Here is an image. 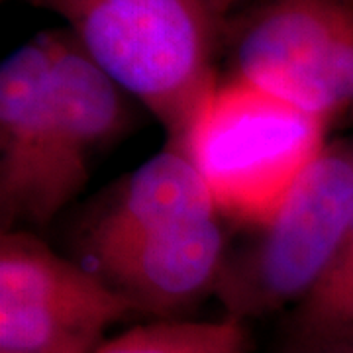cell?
I'll use <instances>...</instances> for the list:
<instances>
[{
    "label": "cell",
    "mask_w": 353,
    "mask_h": 353,
    "mask_svg": "<svg viewBox=\"0 0 353 353\" xmlns=\"http://www.w3.org/2000/svg\"><path fill=\"white\" fill-rule=\"evenodd\" d=\"M224 224L189 155L165 143L92 199L71 250L134 314L173 320L216 294L228 257Z\"/></svg>",
    "instance_id": "cell-1"
},
{
    "label": "cell",
    "mask_w": 353,
    "mask_h": 353,
    "mask_svg": "<svg viewBox=\"0 0 353 353\" xmlns=\"http://www.w3.org/2000/svg\"><path fill=\"white\" fill-rule=\"evenodd\" d=\"M63 18L87 53L181 145L220 83L228 14L214 0H28Z\"/></svg>",
    "instance_id": "cell-2"
},
{
    "label": "cell",
    "mask_w": 353,
    "mask_h": 353,
    "mask_svg": "<svg viewBox=\"0 0 353 353\" xmlns=\"http://www.w3.org/2000/svg\"><path fill=\"white\" fill-rule=\"evenodd\" d=\"M330 130L314 114L230 75L202 102L179 148L222 218L255 230L275 216L324 152Z\"/></svg>",
    "instance_id": "cell-3"
},
{
    "label": "cell",
    "mask_w": 353,
    "mask_h": 353,
    "mask_svg": "<svg viewBox=\"0 0 353 353\" xmlns=\"http://www.w3.org/2000/svg\"><path fill=\"white\" fill-rule=\"evenodd\" d=\"M353 222V138L328 141L275 216L230 252L216 287L224 312L250 320L296 308L326 279Z\"/></svg>",
    "instance_id": "cell-4"
},
{
    "label": "cell",
    "mask_w": 353,
    "mask_h": 353,
    "mask_svg": "<svg viewBox=\"0 0 353 353\" xmlns=\"http://www.w3.org/2000/svg\"><path fill=\"white\" fill-rule=\"evenodd\" d=\"M224 38L232 75L330 128L353 120V0H257Z\"/></svg>",
    "instance_id": "cell-5"
},
{
    "label": "cell",
    "mask_w": 353,
    "mask_h": 353,
    "mask_svg": "<svg viewBox=\"0 0 353 353\" xmlns=\"http://www.w3.org/2000/svg\"><path fill=\"white\" fill-rule=\"evenodd\" d=\"M130 304L32 230L0 234V353H97Z\"/></svg>",
    "instance_id": "cell-6"
},
{
    "label": "cell",
    "mask_w": 353,
    "mask_h": 353,
    "mask_svg": "<svg viewBox=\"0 0 353 353\" xmlns=\"http://www.w3.org/2000/svg\"><path fill=\"white\" fill-rule=\"evenodd\" d=\"M51 101L48 57L34 36L0 67V222L46 228L87 185Z\"/></svg>",
    "instance_id": "cell-7"
},
{
    "label": "cell",
    "mask_w": 353,
    "mask_h": 353,
    "mask_svg": "<svg viewBox=\"0 0 353 353\" xmlns=\"http://www.w3.org/2000/svg\"><path fill=\"white\" fill-rule=\"evenodd\" d=\"M48 57L53 106L75 157L90 169L97 155L132 130V97L97 63L69 28L36 34Z\"/></svg>",
    "instance_id": "cell-8"
},
{
    "label": "cell",
    "mask_w": 353,
    "mask_h": 353,
    "mask_svg": "<svg viewBox=\"0 0 353 353\" xmlns=\"http://www.w3.org/2000/svg\"><path fill=\"white\" fill-rule=\"evenodd\" d=\"M97 353H252L245 322L222 320H150L106 340Z\"/></svg>",
    "instance_id": "cell-9"
},
{
    "label": "cell",
    "mask_w": 353,
    "mask_h": 353,
    "mask_svg": "<svg viewBox=\"0 0 353 353\" xmlns=\"http://www.w3.org/2000/svg\"><path fill=\"white\" fill-rule=\"evenodd\" d=\"M353 336V222L326 279L290 312L289 345Z\"/></svg>",
    "instance_id": "cell-10"
},
{
    "label": "cell",
    "mask_w": 353,
    "mask_h": 353,
    "mask_svg": "<svg viewBox=\"0 0 353 353\" xmlns=\"http://www.w3.org/2000/svg\"><path fill=\"white\" fill-rule=\"evenodd\" d=\"M285 353H353V336L304 343V345H289Z\"/></svg>",
    "instance_id": "cell-11"
},
{
    "label": "cell",
    "mask_w": 353,
    "mask_h": 353,
    "mask_svg": "<svg viewBox=\"0 0 353 353\" xmlns=\"http://www.w3.org/2000/svg\"><path fill=\"white\" fill-rule=\"evenodd\" d=\"M214 2L220 6V8H222V10H224V12L230 14V10H232L240 0H214Z\"/></svg>",
    "instance_id": "cell-12"
}]
</instances>
